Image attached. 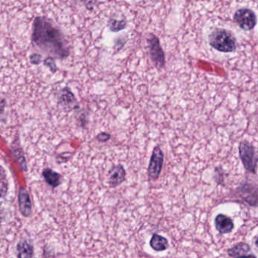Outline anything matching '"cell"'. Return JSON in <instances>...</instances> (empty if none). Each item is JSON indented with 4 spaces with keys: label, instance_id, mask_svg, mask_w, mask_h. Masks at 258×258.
Returning a JSON list of instances; mask_svg holds the SVG:
<instances>
[{
    "label": "cell",
    "instance_id": "obj_24",
    "mask_svg": "<svg viewBox=\"0 0 258 258\" xmlns=\"http://www.w3.org/2000/svg\"><path fill=\"white\" fill-rule=\"evenodd\" d=\"M255 245H257V246L258 247V236H257V239H256V241H255Z\"/></svg>",
    "mask_w": 258,
    "mask_h": 258
},
{
    "label": "cell",
    "instance_id": "obj_9",
    "mask_svg": "<svg viewBox=\"0 0 258 258\" xmlns=\"http://www.w3.org/2000/svg\"><path fill=\"white\" fill-rule=\"evenodd\" d=\"M126 172L125 168L121 164L114 165L109 171V186L112 188H115L120 186L125 180Z\"/></svg>",
    "mask_w": 258,
    "mask_h": 258
},
{
    "label": "cell",
    "instance_id": "obj_22",
    "mask_svg": "<svg viewBox=\"0 0 258 258\" xmlns=\"http://www.w3.org/2000/svg\"><path fill=\"white\" fill-rule=\"evenodd\" d=\"M30 60L32 64H40V63H42V56L38 54H31L30 57Z\"/></svg>",
    "mask_w": 258,
    "mask_h": 258
},
{
    "label": "cell",
    "instance_id": "obj_19",
    "mask_svg": "<svg viewBox=\"0 0 258 258\" xmlns=\"http://www.w3.org/2000/svg\"><path fill=\"white\" fill-rule=\"evenodd\" d=\"M44 65L49 69L53 74H56L58 71V67L56 65L54 57H48L44 60Z\"/></svg>",
    "mask_w": 258,
    "mask_h": 258
},
{
    "label": "cell",
    "instance_id": "obj_18",
    "mask_svg": "<svg viewBox=\"0 0 258 258\" xmlns=\"http://www.w3.org/2000/svg\"><path fill=\"white\" fill-rule=\"evenodd\" d=\"M77 122L79 126L81 128H84L88 123V114L87 112L84 110H77Z\"/></svg>",
    "mask_w": 258,
    "mask_h": 258
},
{
    "label": "cell",
    "instance_id": "obj_15",
    "mask_svg": "<svg viewBox=\"0 0 258 258\" xmlns=\"http://www.w3.org/2000/svg\"><path fill=\"white\" fill-rule=\"evenodd\" d=\"M11 151H12V155L14 159H15L17 164L19 165L21 170H22L23 171H27L28 168H27V161H26L25 156H24L22 148L13 144L11 147Z\"/></svg>",
    "mask_w": 258,
    "mask_h": 258
},
{
    "label": "cell",
    "instance_id": "obj_7",
    "mask_svg": "<svg viewBox=\"0 0 258 258\" xmlns=\"http://www.w3.org/2000/svg\"><path fill=\"white\" fill-rule=\"evenodd\" d=\"M58 105L65 112H71L80 110L78 101L69 87L62 88L58 95Z\"/></svg>",
    "mask_w": 258,
    "mask_h": 258
},
{
    "label": "cell",
    "instance_id": "obj_10",
    "mask_svg": "<svg viewBox=\"0 0 258 258\" xmlns=\"http://www.w3.org/2000/svg\"><path fill=\"white\" fill-rule=\"evenodd\" d=\"M215 224L216 230L221 234H228V233H231L234 229L233 220L223 214L217 215L215 220Z\"/></svg>",
    "mask_w": 258,
    "mask_h": 258
},
{
    "label": "cell",
    "instance_id": "obj_14",
    "mask_svg": "<svg viewBox=\"0 0 258 258\" xmlns=\"http://www.w3.org/2000/svg\"><path fill=\"white\" fill-rule=\"evenodd\" d=\"M149 245L154 251L160 252L168 249L169 247V242L166 238L154 233L150 239Z\"/></svg>",
    "mask_w": 258,
    "mask_h": 258
},
{
    "label": "cell",
    "instance_id": "obj_3",
    "mask_svg": "<svg viewBox=\"0 0 258 258\" xmlns=\"http://www.w3.org/2000/svg\"><path fill=\"white\" fill-rule=\"evenodd\" d=\"M239 157L247 171L256 174L258 159L254 146L247 141H243L239 146Z\"/></svg>",
    "mask_w": 258,
    "mask_h": 258
},
{
    "label": "cell",
    "instance_id": "obj_17",
    "mask_svg": "<svg viewBox=\"0 0 258 258\" xmlns=\"http://www.w3.org/2000/svg\"><path fill=\"white\" fill-rule=\"evenodd\" d=\"M0 186H1L2 198H4L7 195L8 189H9V183H8L7 175L4 168L1 166L0 171Z\"/></svg>",
    "mask_w": 258,
    "mask_h": 258
},
{
    "label": "cell",
    "instance_id": "obj_16",
    "mask_svg": "<svg viewBox=\"0 0 258 258\" xmlns=\"http://www.w3.org/2000/svg\"><path fill=\"white\" fill-rule=\"evenodd\" d=\"M251 251V248L248 244L245 242H240V243L236 244L234 246L228 249L227 253L229 256L232 257H240L244 256Z\"/></svg>",
    "mask_w": 258,
    "mask_h": 258
},
{
    "label": "cell",
    "instance_id": "obj_6",
    "mask_svg": "<svg viewBox=\"0 0 258 258\" xmlns=\"http://www.w3.org/2000/svg\"><path fill=\"white\" fill-rule=\"evenodd\" d=\"M164 159L165 156L162 149L159 146H156L148 164V177L149 180H156L159 178L163 168Z\"/></svg>",
    "mask_w": 258,
    "mask_h": 258
},
{
    "label": "cell",
    "instance_id": "obj_4",
    "mask_svg": "<svg viewBox=\"0 0 258 258\" xmlns=\"http://www.w3.org/2000/svg\"><path fill=\"white\" fill-rule=\"evenodd\" d=\"M148 52L150 58L157 69H163L165 66V54L161 46L159 38L154 34H150L148 39Z\"/></svg>",
    "mask_w": 258,
    "mask_h": 258
},
{
    "label": "cell",
    "instance_id": "obj_23",
    "mask_svg": "<svg viewBox=\"0 0 258 258\" xmlns=\"http://www.w3.org/2000/svg\"><path fill=\"white\" fill-rule=\"evenodd\" d=\"M236 258H257L254 255H252V254H250V255H244L240 256V257H238Z\"/></svg>",
    "mask_w": 258,
    "mask_h": 258
},
{
    "label": "cell",
    "instance_id": "obj_12",
    "mask_svg": "<svg viewBox=\"0 0 258 258\" xmlns=\"http://www.w3.org/2000/svg\"><path fill=\"white\" fill-rule=\"evenodd\" d=\"M16 251L18 258H33L34 248L29 241L21 239L17 243Z\"/></svg>",
    "mask_w": 258,
    "mask_h": 258
},
{
    "label": "cell",
    "instance_id": "obj_21",
    "mask_svg": "<svg viewBox=\"0 0 258 258\" xmlns=\"http://www.w3.org/2000/svg\"><path fill=\"white\" fill-rule=\"evenodd\" d=\"M111 138L110 134L107 133V132H101V133L98 134L96 136V139L98 141L101 143H106L109 141Z\"/></svg>",
    "mask_w": 258,
    "mask_h": 258
},
{
    "label": "cell",
    "instance_id": "obj_20",
    "mask_svg": "<svg viewBox=\"0 0 258 258\" xmlns=\"http://www.w3.org/2000/svg\"><path fill=\"white\" fill-rule=\"evenodd\" d=\"M126 26H127V24H126L125 21H111L110 24H109L111 30L115 32L123 30V29L125 28Z\"/></svg>",
    "mask_w": 258,
    "mask_h": 258
},
{
    "label": "cell",
    "instance_id": "obj_13",
    "mask_svg": "<svg viewBox=\"0 0 258 258\" xmlns=\"http://www.w3.org/2000/svg\"><path fill=\"white\" fill-rule=\"evenodd\" d=\"M45 183L53 188L60 186L62 183V175L49 168H45L42 172Z\"/></svg>",
    "mask_w": 258,
    "mask_h": 258
},
{
    "label": "cell",
    "instance_id": "obj_5",
    "mask_svg": "<svg viewBox=\"0 0 258 258\" xmlns=\"http://www.w3.org/2000/svg\"><path fill=\"white\" fill-rule=\"evenodd\" d=\"M235 23L242 30L249 31L253 30L257 24V16L252 10L249 9H239L233 15Z\"/></svg>",
    "mask_w": 258,
    "mask_h": 258
},
{
    "label": "cell",
    "instance_id": "obj_8",
    "mask_svg": "<svg viewBox=\"0 0 258 258\" xmlns=\"http://www.w3.org/2000/svg\"><path fill=\"white\" fill-rule=\"evenodd\" d=\"M18 208L20 213L24 218L31 216L33 212V205L30 200V194L27 188L21 186L18 190Z\"/></svg>",
    "mask_w": 258,
    "mask_h": 258
},
{
    "label": "cell",
    "instance_id": "obj_11",
    "mask_svg": "<svg viewBox=\"0 0 258 258\" xmlns=\"http://www.w3.org/2000/svg\"><path fill=\"white\" fill-rule=\"evenodd\" d=\"M243 200L251 206H258V187L251 184H244L240 189Z\"/></svg>",
    "mask_w": 258,
    "mask_h": 258
},
{
    "label": "cell",
    "instance_id": "obj_1",
    "mask_svg": "<svg viewBox=\"0 0 258 258\" xmlns=\"http://www.w3.org/2000/svg\"><path fill=\"white\" fill-rule=\"evenodd\" d=\"M32 42L48 57L65 60L70 55V48L63 35L45 18H35Z\"/></svg>",
    "mask_w": 258,
    "mask_h": 258
},
{
    "label": "cell",
    "instance_id": "obj_2",
    "mask_svg": "<svg viewBox=\"0 0 258 258\" xmlns=\"http://www.w3.org/2000/svg\"><path fill=\"white\" fill-rule=\"evenodd\" d=\"M209 41L212 48L221 52H233L237 48V41L234 35L225 29H215L209 35Z\"/></svg>",
    "mask_w": 258,
    "mask_h": 258
}]
</instances>
